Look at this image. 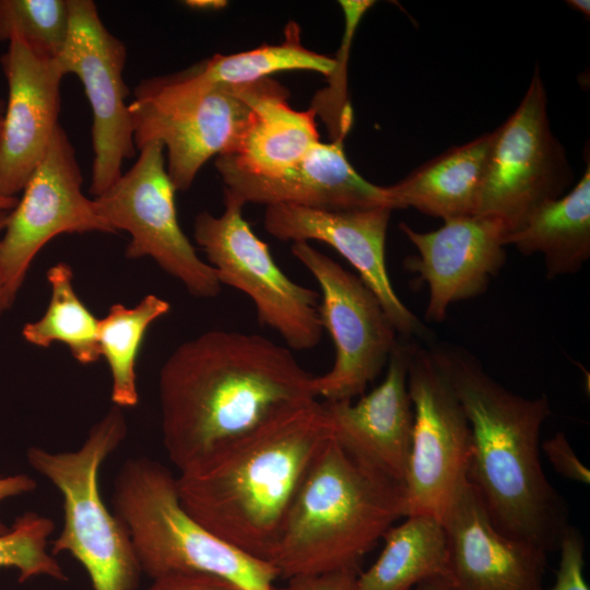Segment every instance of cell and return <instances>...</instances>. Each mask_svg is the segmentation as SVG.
Instances as JSON below:
<instances>
[{
	"label": "cell",
	"mask_w": 590,
	"mask_h": 590,
	"mask_svg": "<svg viewBox=\"0 0 590 590\" xmlns=\"http://www.w3.org/2000/svg\"><path fill=\"white\" fill-rule=\"evenodd\" d=\"M292 351L256 333L210 330L178 345L158 375L163 445L181 471L282 410L317 399Z\"/></svg>",
	"instance_id": "1"
},
{
	"label": "cell",
	"mask_w": 590,
	"mask_h": 590,
	"mask_svg": "<svg viewBox=\"0 0 590 590\" xmlns=\"http://www.w3.org/2000/svg\"><path fill=\"white\" fill-rule=\"evenodd\" d=\"M330 438L322 403L291 405L179 471L180 504L224 542L268 562L304 476Z\"/></svg>",
	"instance_id": "2"
},
{
	"label": "cell",
	"mask_w": 590,
	"mask_h": 590,
	"mask_svg": "<svg viewBox=\"0 0 590 590\" xmlns=\"http://www.w3.org/2000/svg\"><path fill=\"white\" fill-rule=\"evenodd\" d=\"M429 349L468 418L472 439L468 479L494 524L546 553L558 548L570 524L567 504L540 460V434L551 414L548 399L508 390L462 347Z\"/></svg>",
	"instance_id": "3"
},
{
	"label": "cell",
	"mask_w": 590,
	"mask_h": 590,
	"mask_svg": "<svg viewBox=\"0 0 590 590\" xmlns=\"http://www.w3.org/2000/svg\"><path fill=\"white\" fill-rule=\"evenodd\" d=\"M404 517V487L363 465L332 437L311 462L268 563L286 579L359 569Z\"/></svg>",
	"instance_id": "4"
},
{
	"label": "cell",
	"mask_w": 590,
	"mask_h": 590,
	"mask_svg": "<svg viewBox=\"0 0 590 590\" xmlns=\"http://www.w3.org/2000/svg\"><path fill=\"white\" fill-rule=\"evenodd\" d=\"M115 516L127 529L142 573H203L244 590H275L276 570L224 542L181 506L176 477L148 457L125 461L114 482Z\"/></svg>",
	"instance_id": "5"
},
{
	"label": "cell",
	"mask_w": 590,
	"mask_h": 590,
	"mask_svg": "<svg viewBox=\"0 0 590 590\" xmlns=\"http://www.w3.org/2000/svg\"><path fill=\"white\" fill-rule=\"evenodd\" d=\"M127 421L113 406L92 426L81 447L52 452L31 447L30 465L62 496L63 523L51 554L73 556L86 570L93 590H134L142 569L122 522L110 514L98 485V473L127 436Z\"/></svg>",
	"instance_id": "6"
},
{
	"label": "cell",
	"mask_w": 590,
	"mask_h": 590,
	"mask_svg": "<svg viewBox=\"0 0 590 590\" xmlns=\"http://www.w3.org/2000/svg\"><path fill=\"white\" fill-rule=\"evenodd\" d=\"M273 81L180 90L161 75L145 79L129 104L135 148L162 144L176 191H186L205 162L234 151L256 102Z\"/></svg>",
	"instance_id": "7"
},
{
	"label": "cell",
	"mask_w": 590,
	"mask_h": 590,
	"mask_svg": "<svg viewBox=\"0 0 590 590\" xmlns=\"http://www.w3.org/2000/svg\"><path fill=\"white\" fill-rule=\"evenodd\" d=\"M219 216H196L193 237L221 284L250 297L258 321L274 330L290 350L316 347L322 337L320 295L292 281L243 216L244 203L224 192Z\"/></svg>",
	"instance_id": "8"
},
{
	"label": "cell",
	"mask_w": 590,
	"mask_h": 590,
	"mask_svg": "<svg viewBox=\"0 0 590 590\" xmlns=\"http://www.w3.org/2000/svg\"><path fill=\"white\" fill-rule=\"evenodd\" d=\"M495 132L475 215L496 219L508 235L542 204L562 197L573 180L566 152L551 129L538 67L520 104Z\"/></svg>",
	"instance_id": "9"
},
{
	"label": "cell",
	"mask_w": 590,
	"mask_h": 590,
	"mask_svg": "<svg viewBox=\"0 0 590 590\" xmlns=\"http://www.w3.org/2000/svg\"><path fill=\"white\" fill-rule=\"evenodd\" d=\"M139 151L130 169L94 198L98 214L116 233L130 234L128 259L150 257L191 295L216 297L222 285L216 271L200 259L179 225L163 145L151 142Z\"/></svg>",
	"instance_id": "10"
},
{
	"label": "cell",
	"mask_w": 590,
	"mask_h": 590,
	"mask_svg": "<svg viewBox=\"0 0 590 590\" xmlns=\"http://www.w3.org/2000/svg\"><path fill=\"white\" fill-rule=\"evenodd\" d=\"M291 251L320 286V322L335 349L332 368L315 376L316 398L340 401L364 394L398 342L394 326L358 275L309 243H293Z\"/></svg>",
	"instance_id": "11"
},
{
	"label": "cell",
	"mask_w": 590,
	"mask_h": 590,
	"mask_svg": "<svg viewBox=\"0 0 590 590\" xmlns=\"http://www.w3.org/2000/svg\"><path fill=\"white\" fill-rule=\"evenodd\" d=\"M408 391L413 427L404 487V517L441 518L468 476L471 429L462 405L429 347L413 342Z\"/></svg>",
	"instance_id": "12"
},
{
	"label": "cell",
	"mask_w": 590,
	"mask_h": 590,
	"mask_svg": "<svg viewBox=\"0 0 590 590\" xmlns=\"http://www.w3.org/2000/svg\"><path fill=\"white\" fill-rule=\"evenodd\" d=\"M75 150L58 125L46 154L10 211L0 238V281L9 308L42 248L61 234H116L82 191Z\"/></svg>",
	"instance_id": "13"
},
{
	"label": "cell",
	"mask_w": 590,
	"mask_h": 590,
	"mask_svg": "<svg viewBox=\"0 0 590 590\" xmlns=\"http://www.w3.org/2000/svg\"><path fill=\"white\" fill-rule=\"evenodd\" d=\"M67 1L69 32L57 60L64 75L79 78L92 109L90 193L95 198L121 176L123 161L137 150L122 75L127 47L106 28L94 1Z\"/></svg>",
	"instance_id": "14"
},
{
	"label": "cell",
	"mask_w": 590,
	"mask_h": 590,
	"mask_svg": "<svg viewBox=\"0 0 590 590\" xmlns=\"http://www.w3.org/2000/svg\"><path fill=\"white\" fill-rule=\"evenodd\" d=\"M391 209L334 211L294 204L268 205L266 231L282 241L318 240L335 249L375 293L397 332L405 339H428L422 321L402 303L386 264V236Z\"/></svg>",
	"instance_id": "15"
},
{
	"label": "cell",
	"mask_w": 590,
	"mask_h": 590,
	"mask_svg": "<svg viewBox=\"0 0 590 590\" xmlns=\"http://www.w3.org/2000/svg\"><path fill=\"white\" fill-rule=\"evenodd\" d=\"M0 63L8 99L0 132V194L16 197L46 154L60 113L64 73L57 57L13 35Z\"/></svg>",
	"instance_id": "16"
},
{
	"label": "cell",
	"mask_w": 590,
	"mask_h": 590,
	"mask_svg": "<svg viewBox=\"0 0 590 590\" xmlns=\"http://www.w3.org/2000/svg\"><path fill=\"white\" fill-rule=\"evenodd\" d=\"M456 590H544L546 552L503 533L468 476L440 518Z\"/></svg>",
	"instance_id": "17"
},
{
	"label": "cell",
	"mask_w": 590,
	"mask_h": 590,
	"mask_svg": "<svg viewBox=\"0 0 590 590\" xmlns=\"http://www.w3.org/2000/svg\"><path fill=\"white\" fill-rule=\"evenodd\" d=\"M399 227L417 250L405 258L404 267L428 286L425 319L430 322L444 321L453 303L483 294L506 261V232L491 216L447 220L430 232L405 223Z\"/></svg>",
	"instance_id": "18"
},
{
	"label": "cell",
	"mask_w": 590,
	"mask_h": 590,
	"mask_svg": "<svg viewBox=\"0 0 590 590\" xmlns=\"http://www.w3.org/2000/svg\"><path fill=\"white\" fill-rule=\"evenodd\" d=\"M414 340H398L384 380L352 400L322 402L332 439L363 465L405 487L413 409L408 368Z\"/></svg>",
	"instance_id": "19"
},
{
	"label": "cell",
	"mask_w": 590,
	"mask_h": 590,
	"mask_svg": "<svg viewBox=\"0 0 590 590\" xmlns=\"http://www.w3.org/2000/svg\"><path fill=\"white\" fill-rule=\"evenodd\" d=\"M215 167L224 192L244 204H294L334 211L387 206L385 187L369 182L351 165L343 138L318 143L299 162L276 175L245 173L224 157Z\"/></svg>",
	"instance_id": "20"
},
{
	"label": "cell",
	"mask_w": 590,
	"mask_h": 590,
	"mask_svg": "<svg viewBox=\"0 0 590 590\" xmlns=\"http://www.w3.org/2000/svg\"><path fill=\"white\" fill-rule=\"evenodd\" d=\"M495 137L494 130L452 146L385 187L387 205L442 221L475 215Z\"/></svg>",
	"instance_id": "21"
},
{
	"label": "cell",
	"mask_w": 590,
	"mask_h": 590,
	"mask_svg": "<svg viewBox=\"0 0 590 590\" xmlns=\"http://www.w3.org/2000/svg\"><path fill=\"white\" fill-rule=\"evenodd\" d=\"M275 80L256 102L234 151L224 157L253 175H276L299 162L319 141L316 110H295Z\"/></svg>",
	"instance_id": "22"
},
{
	"label": "cell",
	"mask_w": 590,
	"mask_h": 590,
	"mask_svg": "<svg viewBox=\"0 0 590 590\" xmlns=\"http://www.w3.org/2000/svg\"><path fill=\"white\" fill-rule=\"evenodd\" d=\"M522 255L541 253L547 279L578 272L590 258V161L567 193L536 209L504 238Z\"/></svg>",
	"instance_id": "23"
},
{
	"label": "cell",
	"mask_w": 590,
	"mask_h": 590,
	"mask_svg": "<svg viewBox=\"0 0 590 590\" xmlns=\"http://www.w3.org/2000/svg\"><path fill=\"white\" fill-rule=\"evenodd\" d=\"M337 59L306 48L297 23L290 22L284 40L278 45L232 54L214 55L181 72L163 75L181 90H200L215 85H245L287 70H307L330 76L338 68Z\"/></svg>",
	"instance_id": "24"
},
{
	"label": "cell",
	"mask_w": 590,
	"mask_h": 590,
	"mask_svg": "<svg viewBox=\"0 0 590 590\" xmlns=\"http://www.w3.org/2000/svg\"><path fill=\"white\" fill-rule=\"evenodd\" d=\"M377 560L359 573L355 590H410L423 580L448 573V544L440 519L414 515L390 527Z\"/></svg>",
	"instance_id": "25"
},
{
	"label": "cell",
	"mask_w": 590,
	"mask_h": 590,
	"mask_svg": "<svg viewBox=\"0 0 590 590\" xmlns=\"http://www.w3.org/2000/svg\"><path fill=\"white\" fill-rule=\"evenodd\" d=\"M169 309L167 300L150 294L133 307L114 304L107 315L98 319L99 353L110 370V398L115 406L122 409L138 404V355L149 327Z\"/></svg>",
	"instance_id": "26"
},
{
	"label": "cell",
	"mask_w": 590,
	"mask_h": 590,
	"mask_svg": "<svg viewBox=\"0 0 590 590\" xmlns=\"http://www.w3.org/2000/svg\"><path fill=\"white\" fill-rule=\"evenodd\" d=\"M47 280L51 287L49 304L39 319L24 324V340L38 347L61 342L80 364L97 362L101 357L98 319L79 298L71 267L58 262L47 271Z\"/></svg>",
	"instance_id": "27"
},
{
	"label": "cell",
	"mask_w": 590,
	"mask_h": 590,
	"mask_svg": "<svg viewBox=\"0 0 590 590\" xmlns=\"http://www.w3.org/2000/svg\"><path fill=\"white\" fill-rule=\"evenodd\" d=\"M68 32L67 0H0V42L16 35L34 50L56 58Z\"/></svg>",
	"instance_id": "28"
},
{
	"label": "cell",
	"mask_w": 590,
	"mask_h": 590,
	"mask_svg": "<svg viewBox=\"0 0 590 590\" xmlns=\"http://www.w3.org/2000/svg\"><path fill=\"white\" fill-rule=\"evenodd\" d=\"M54 530L55 522L46 516L33 511L19 516L0 534V568H15L20 582L37 576L67 580L61 565L47 552Z\"/></svg>",
	"instance_id": "29"
},
{
	"label": "cell",
	"mask_w": 590,
	"mask_h": 590,
	"mask_svg": "<svg viewBox=\"0 0 590 590\" xmlns=\"http://www.w3.org/2000/svg\"><path fill=\"white\" fill-rule=\"evenodd\" d=\"M556 581L551 590H590L585 578V541L579 530L569 526L563 534Z\"/></svg>",
	"instance_id": "30"
},
{
	"label": "cell",
	"mask_w": 590,
	"mask_h": 590,
	"mask_svg": "<svg viewBox=\"0 0 590 590\" xmlns=\"http://www.w3.org/2000/svg\"><path fill=\"white\" fill-rule=\"evenodd\" d=\"M542 449L557 473L571 481L589 484L590 471L576 456L564 433L558 432L546 439Z\"/></svg>",
	"instance_id": "31"
},
{
	"label": "cell",
	"mask_w": 590,
	"mask_h": 590,
	"mask_svg": "<svg viewBox=\"0 0 590 590\" xmlns=\"http://www.w3.org/2000/svg\"><path fill=\"white\" fill-rule=\"evenodd\" d=\"M145 590H244L219 576L203 573H172L154 578Z\"/></svg>",
	"instance_id": "32"
},
{
	"label": "cell",
	"mask_w": 590,
	"mask_h": 590,
	"mask_svg": "<svg viewBox=\"0 0 590 590\" xmlns=\"http://www.w3.org/2000/svg\"><path fill=\"white\" fill-rule=\"evenodd\" d=\"M359 569H342L318 575L296 576L287 579L286 587L275 590H355Z\"/></svg>",
	"instance_id": "33"
},
{
	"label": "cell",
	"mask_w": 590,
	"mask_h": 590,
	"mask_svg": "<svg viewBox=\"0 0 590 590\" xmlns=\"http://www.w3.org/2000/svg\"><path fill=\"white\" fill-rule=\"evenodd\" d=\"M36 488V482L27 474L0 476V502L9 497L30 493ZM9 528L0 521V534Z\"/></svg>",
	"instance_id": "34"
},
{
	"label": "cell",
	"mask_w": 590,
	"mask_h": 590,
	"mask_svg": "<svg viewBox=\"0 0 590 590\" xmlns=\"http://www.w3.org/2000/svg\"><path fill=\"white\" fill-rule=\"evenodd\" d=\"M415 590H456L447 575L427 578L416 586Z\"/></svg>",
	"instance_id": "35"
},
{
	"label": "cell",
	"mask_w": 590,
	"mask_h": 590,
	"mask_svg": "<svg viewBox=\"0 0 590 590\" xmlns=\"http://www.w3.org/2000/svg\"><path fill=\"white\" fill-rule=\"evenodd\" d=\"M185 4L192 9L217 10L224 8L227 2L223 0H188Z\"/></svg>",
	"instance_id": "36"
},
{
	"label": "cell",
	"mask_w": 590,
	"mask_h": 590,
	"mask_svg": "<svg viewBox=\"0 0 590 590\" xmlns=\"http://www.w3.org/2000/svg\"><path fill=\"white\" fill-rule=\"evenodd\" d=\"M9 213H10V211H0V238H1L2 233L4 231ZM8 309H9V306L7 304V299H5V296H4L2 283L0 281V316Z\"/></svg>",
	"instance_id": "37"
},
{
	"label": "cell",
	"mask_w": 590,
	"mask_h": 590,
	"mask_svg": "<svg viewBox=\"0 0 590 590\" xmlns=\"http://www.w3.org/2000/svg\"><path fill=\"white\" fill-rule=\"evenodd\" d=\"M568 5L574 10L582 13L585 16L589 17L590 15V2L588 0H569L567 1Z\"/></svg>",
	"instance_id": "38"
},
{
	"label": "cell",
	"mask_w": 590,
	"mask_h": 590,
	"mask_svg": "<svg viewBox=\"0 0 590 590\" xmlns=\"http://www.w3.org/2000/svg\"><path fill=\"white\" fill-rule=\"evenodd\" d=\"M19 202L17 197H3L0 194V211H11Z\"/></svg>",
	"instance_id": "39"
},
{
	"label": "cell",
	"mask_w": 590,
	"mask_h": 590,
	"mask_svg": "<svg viewBox=\"0 0 590 590\" xmlns=\"http://www.w3.org/2000/svg\"><path fill=\"white\" fill-rule=\"evenodd\" d=\"M5 102L0 97V116H2L4 111Z\"/></svg>",
	"instance_id": "40"
},
{
	"label": "cell",
	"mask_w": 590,
	"mask_h": 590,
	"mask_svg": "<svg viewBox=\"0 0 590 590\" xmlns=\"http://www.w3.org/2000/svg\"><path fill=\"white\" fill-rule=\"evenodd\" d=\"M1 126H2V116H0V132H1Z\"/></svg>",
	"instance_id": "41"
}]
</instances>
